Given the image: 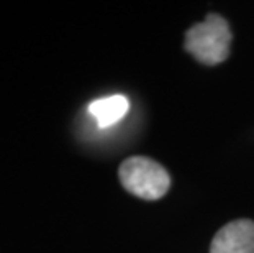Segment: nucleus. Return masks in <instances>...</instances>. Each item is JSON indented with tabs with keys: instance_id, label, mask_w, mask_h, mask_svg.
<instances>
[{
	"instance_id": "nucleus-1",
	"label": "nucleus",
	"mask_w": 254,
	"mask_h": 253,
	"mask_svg": "<svg viewBox=\"0 0 254 253\" xmlns=\"http://www.w3.org/2000/svg\"><path fill=\"white\" fill-rule=\"evenodd\" d=\"M231 33L223 17L207 15L202 23L193 25L186 35V50L197 61L213 66L223 63L230 53Z\"/></svg>"
},
{
	"instance_id": "nucleus-2",
	"label": "nucleus",
	"mask_w": 254,
	"mask_h": 253,
	"mask_svg": "<svg viewBox=\"0 0 254 253\" xmlns=\"http://www.w3.org/2000/svg\"><path fill=\"white\" fill-rule=\"evenodd\" d=\"M118 174L120 182L128 192L148 201L161 199L171 186L167 171L146 156H133L125 160Z\"/></svg>"
},
{
	"instance_id": "nucleus-3",
	"label": "nucleus",
	"mask_w": 254,
	"mask_h": 253,
	"mask_svg": "<svg viewBox=\"0 0 254 253\" xmlns=\"http://www.w3.org/2000/svg\"><path fill=\"white\" fill-rule=\"evenodd\" d=\"M210 253H254V222L240 219L218 230Z\"/></svg>"
},
{
	"instance_id": "nucleus-4",
	"label": "nucleus",
	"mask_w": 254,
	"mask_h": 253,
	"mask_svg": "<svg viewBox=\"0 0 254 253\" xmlns=\"http://www.w3.org/2000/svg\"><path fill=\"white\" fill-rule=\"evenodd\" d=\"M128 109L129 104L125 95H110V97L97 99L89 104V114L94 117L100 128L115 125L127 115Z\"/></svg>"
}]
</instances>
